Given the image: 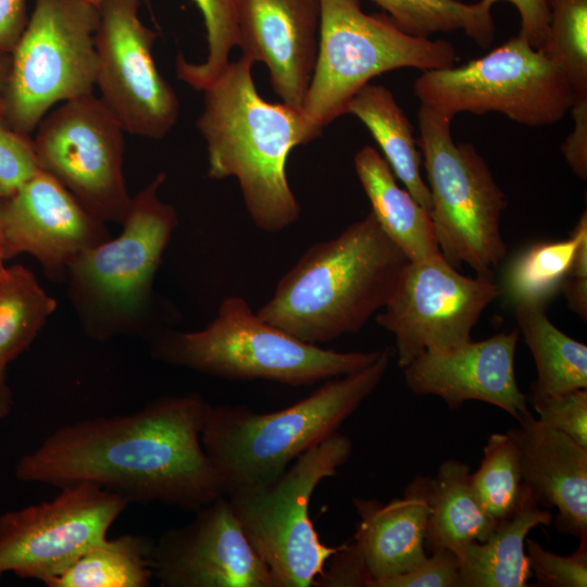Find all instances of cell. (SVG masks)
<instances>
[{
    "mask_svg": "<svg viewBox=\"0 0 587 587\" xmlns=\"http://www.w3.org/2000/svg\"><path fill=\"white\" fill-rule=\"evenodd\" d=\"M545 426L566 434L587 447V389H575L530 401Z\"/></svg>",
    "mask_w": 587,
    "mask_h": 587,
    "instance_id": "35",
    "label": "cell"
},
{
    "mask_svg": "<svg viewBox=\"0 0 587 587\" xmlns=\"http://www.w3.org/2000/svg\"><path fill=\"white\" fill-rule=\"evenodd\" d=\"M354 168L378 225L408 259L441 255L428 212L398 186L390 166L374 147L364 146L355 153Z\"/></svg>",
    "mask_w": 587,
    "mask_h": 587,
    "instance_id": "23",
    "label": "cell"
},
{
    "mask_svg": "<svg viewBox=\"0 0 587 587\" xmlns=\"http://www.w3.org/2000/svg\"><path fill=\"white\" fill-rule=\"evenodd\" d=\"M470 475L465 462L448 459L440 463L435 476H426L425 548L429 552L449 550L460 559L470 544L486 540L499 522L479 502Z\"/></svg>",
    "mask_w": 587,
    "mask_h": 587,
    "instance_id": "24",
    "label": "cell"
},
{
    "mask_svg": "<svg viewBox=\"0 0 587 587\" xmlns=\"http://www.w3.org/2000/svg\"><path fill=\"white\" fill-rule=\"evenodd\" d=\"M27 22V0H0V53L11 54Z\"/></svg>",
    "mask_w": 587,
    "mask_h": 587,
    "instance_id": "41",
    "label": "cell"
},
{
    "mask_svg": "<svg viewBox=\"0 0 587 587\" xmlns=\"http://www.w3.org/2000/svg\"><path fill=\"white\" fill-rule=\"evenodd\" d=\"M316 62L300 109L313 139L346 114L350 100L375 76L413 67L453 66L449 41L416 37L401 30L386 14H366L360 0H320Z\"/></svg>",
    "mask_w": 587,
    "mask_h": 587,
    "instance_id": "6",
    "label": "cell"
},
{
    "mask_svg": "<svg viewBox=\"0 0 587 587\" xmlns=\"http://www.w3.org/2000/svg\"><path fill=\"white\" fill-rule=\"evenodd\" d=\"M507 434L515 445L523 484L542 508H555L559 532L587 538V447L542 425L529 411Z\"/></svg>",
    "mask_w": 587,
    "mask_h": 587,
    "instance_id": "20",
    "label": "cell"
},
{
    "mask_svg": "<svg viewBox=\"0 0 587 587\" xmlns=\"http://www.w3.org/2000/svg\"><path fill=\"white\" fill-rule=\"evenodd\" d=\"M129 501L82 482L51 501L0 515V579L7 573L47 584L107 538Z\"/></svg>",
    "mask_w": 587,
    "mask_h": 587,
    "instance_id": "13",
    "label": "cell"
},
{
    "mask_svg": "<svg viewBox=\"0 0 587 587\" xmlns=\"http://www.w3.org/2000/svg\"><path fill=\"white\" fill-rule=\"evenodd\" d=\"M513 308L519 330L537 371L529 400L587 389V346L555 327L546 315V305L517 304Z\"/></svg>",
    "mask_w": 587,
    "mask_h": 587,
    "instance_id": "26",
    "label": "cell"
},
{
    "mask_svg": "<svg viewBox=\"0 0 587 587\" xmlns=\"http://www.w3.org/2000/svg\"><path fill=\"white\" fill-rule=\"evenodd\" d=\"M151 565L163 587H276L226 496L154 539Z\"/></svg>",
    "mask_w": 587,
    "mask_h": 587,
    "instance_id": "16",
    "label": "cell"
},
{
    "mask_svg": "<svg viewBox=\"0 0 587 587\" xmlns=\"http://www.w3.org/2000/svg\"><path fill=\"white\" fill-rule=\"evenodd\" d=\"M7 260L29 253L47 277L65 279L68 266L111 236L105 222L88 212L52 175L40 171L0 197Z\"/></svg>",
    "mask_w": 587,
    "mask_h": 587,
    "instance_id": "17",
    "label": "cell"
},
{
    "mask_svg": "<svg viewBox=\"0 0 587 587\" xmlns=\"http://www.w3.org/2000/svg\"><path fill=\"white\" fill-rule=\"evenodd\" d=\"M425 482L426 476H416L401 498L386 503L353 498L360 519L353 542L372 577V587L411 570L426 555L428 503Z\"/></svg>",
    "mask_w": 587,
    "mask_h": 587,
    "instance_id": "21",
    "label": "cell"
},
{
    "mask_svg": "<svg viewBox=\"0 0 587 587\" xmlns=\"http://www.w3.org/2000/svg\"><path fill=\"white\" fill-rule=\"evenodd\" d=\"M2 196H7V192L2 189V187L0 186V197Z\"/></svg>",
    "mask_w": 587,
    "mask_h": 587,
    "instance_id": "48",
    "label": "cell"
},
{
    "mask_svg": "<svg viewBox=\"0 0 587 587\" xmlns=\"http://www.w3.org/2000/svg\"><path fill=\"white\" fill-rule=\"evenodd\" d=\"M390 351L357 372L330 378L298 402L268 413L245 405H211L202 446L222 474L227 494L277 479L303 452L338 432L383 380Z\"/></svg>",
    "mask_w": 587,
    "mask_h": 587,
    "instance_id": "4",
    "label": "cell"
},
{
    "mask_svg": "<svg viewBox=\"0 0 587 587\" xmlns=\"http://www.w3.org/2000/svg\"><path fill=\"white\" fill-rule=\"evenodd\" d=\"M4 261H7L5 238L3 227L0 222V278H2L7 273L8 267L4 266Z\"/></svg>",
    "mask_w": 587,
    "mask_h": 587,
    "instance_id": "45",
    "label": "cell"
},
{
    "mask_svg": "<svg viewBox=\"0 0 587 587\" xmlns=\"http://www.w3.org/2000/svg\"><path fill=\"white\" fill-rule=\"evenodd\" d=\"M519 328L480 341L428 351L404 369L407 387L417 396H436L451 410L466 401L492 404L515 420L527 412V399L515 377Z\"/></svg>",
    "mask_w": 587,
    "mask_h": 587,
    "instance_id": "18",
    "label": "cell"
},
{
    "mask_svg": "<svg viewBox=\"0 0 587 587\" xmlns=\"http://www.w3.org/2000/svg\"><path fill=\"white\" fill-rule=\"evenodd\" d=\"M40 171L34 140L0 121V186L7 195Z\"/></svg>",
    "mask_w": 587,
    "mask_h": 587,
    "instance_id": "36",
    "label": "cell"
},
{
    "mask_svg": "<svg viewBox=\"0 0 587 587\" xmlns=\"http://www.w3.org/2000/svg\"><path fill=\"white\" fill-rule=\"evenodd\" d=\"M546 3L549 35L541 50L567 78L573 103L587 101V0H546Z\"/></svg>",
    "mask_w": 587,
    "mask_h": 587,
    "instance_id": "31",
    "label": "cell"
},
{
    "mask_svg": "<svg viewBox=\"0 0 587 587\" xmlns=\"http://www.w3.org/2000/svg\"><path fill=\"white\" fill-rule=\"evenodd\" d=\"M211 404L197 392L165 396L125 415L57 428L16 463L24 483H91L129 503L161 502L196 512L227 495L201 433Z\"/></svg>",
    "mask_w": 587,
    "mask_h": 587,
    "instance_id": "1",
    "label": "cell"
},
{
    "mask_svg": "<svg viewBox=\"0 0 587 587\" xmlns=\"http://www.w3.org/2000/svg\"><path fill=\"white\" fill-rule=\"evenodd\" d=\"M154 539L122 535L96 544L58 576L49 587H147L153 578Z\"/></svg>",
    "mask_w": 587,
    "mask_h": 587,
    "instance_id": "27",
    "label": "cell"
},
{
    "mask_svg": "<svg viewBox=\"0 0 587 587\" xmlns=\"http://www.w3.org/2000/svg\"><path fill=\"white\" fill-rule=\"evenodd\" d=\"M165 179L160 172L132 198L116 238L88 249L67 268L70 297L93 339L141 329L155 272L178 224L174 208L158 196Z\"/></svg>",
    "mask_w": 587,
    "mask_h": 587,
    "instance_id": "7",
    "label": "cell"
},
{
    "mask_svg": "<svg viewBox=\"0 0 587 587\" xmlns=\"http://www.w3.org/2000/svg\"><path fill=\"white\" fill-rule=\"evenodd\" d=\"M483 452L470 482L486 512L500 521L513 512L521 496L523 480L517 451L507 433H494Z\"/></svg>",
    "mask_w": 587,
    "mask_h": 587,
    "instance_id": "32",
    "label": "cell"
},
{
    "mask_svg": "<svg viewBox=\"0 0 587 587\" xmlns=\"http://www.w3.org/2000/svg\"><path fill=\"white\" fill-rule=\"evenodd\" d=\"M379 5L404 33L429 38L437 33L463 32L479 47L488 48L496 26L490 13L479 1L459 0H371Z\"/></svg>",
    "mask_w": 587,
    "mask_h": 587,
    "instance_id": "29",
    "label": "cell"
},
{
    "mask_svg": "<svg viewBox=\"0 0 587 587\" xmlns=\"http://www.w3.org/2000/svg\"><path fill=\"white\" fill-rule=\"evenodd\" d=\"M11 68V54L0 53V93L3 90Z\"/></svg>",
    "mask_w": 587,
    "mask_h": 587,
    "instance_id": "44",
    "label": "cell"
},
{
    "mask_svg": "<svg viewBox=\"0 0 587 587\" xmlns=\"http://www.w3.org/2000/svg\"><path fill=\"white\" fill-rule=\"evenodd\" d=\"M416 140L432 197L430 220L442 257L455 268L467 264L491 277L507 246L500 221L504 192L470 142H454L452 118L421 104ZM492 278V277H491Z\"/></svg>",
    "mask_w": 587,
    "mask_h": 587,
    "instance_id": "8",
    "label": "cell"
},
{
    "mask_svg": "<svg viewBox=\"0 0 587 587\" xmlns=\"http://www.w3.org/2000/svg\"><path fill=\"white\" fill-rule=\"evenodd\" d=\"M578 242L574 229L564 240L540 241L520 251L507 265L501 295L514 307L546 305L561 289Z\"/></svg>",
    "mask_w": 587,
    "mask_h": 587,
    "instance_id": "30",
    "label": "cell"
},
{
    "mask_svg": "<svg viewBox=\"0 0 587 587\" xmlns=\"http://www.w3.org/2000/svg\"><path fill=\"white\" fill-rule=\"evenodd\" d=\"M499 1L512 3L521 18L520 35L536 49L541 50L549 35V11L546 0H479L486 8L491 7Z\"/></svg>",
    "mask_w": 587,
    "mask_h": 587,
    "instance_id": "39",
    "label": "cell"
},
{
    "mask_svg": "<svg viewBox=\"0 0 587 587\" xmlns=\"http://www.w3.org/2000/svg\"><path fill=\"white\" fill-rule=\"evenodd\" d=\"M85 1H87V2H89V3H91V4H93V5L97 7V8H100V5L102 4V2H103L104 0H85Z\"/></svg>",
    "mask_w": 587,
    "mask_h": 587,
    "instance_id": "46",
    "label": "cell"
},
{
    "mask_svg": "<svg viewBox=\"0 0 587 587\" xmlns=\"http://www.w3.org/2000/svg\"><path fill=\"white\" fill-rule=\"evenodd\" d=\"M553 515L522 483L517 505L488 538L470 544L459 559L460 587H525L532 576L525 549L534 527L549 526Z\"/></svg>",
    "mask_w": 587,
    "mask_h": 587,
    "instance_id": "22",
    "label": "cell"
},
{
    "mask_svg": "<svg viewBox=\"0 0 587 587\" xmlns=\"http://www.w3.org/2000/svg\"><path fill=\"white\" fill-rule=\"evenodd\" d=\"M459 558L449 550L425 555L411 570L376 584V587H460Z\"/></svg>",
    "mask_w": 587,
    "mask_h": 587,
    "instance_id": "37",
    "label": "cell"
},
{
    "mask_svg": "<svg viewBox=\"0 0 587 587\" xmlns=\"http://www.w3.org/2000/svg\"><path fill=\"white\" fill-rule=\"evenodd\" d=\"M0 121H2V100L0 96Z\"/></svg>",
    "mask_w": 587,
    "mask_h": 587,
    "instance_id": "47",
    "label": "cell"
},
{
    "mask_svg": "<svg viewBox=\"0 0 587 587\" xmlns=\"http://www.w3.org/2000/svg\"><path fill=\"white\" fill-rule=\"evenodd\" d=\"M413 91L421 104L451 118L498 112L529 127L561 121L574 99L562 71L520 34L461 66L422 72Z\"/></svg>",
    "mask_w": 587,
    "mask_h": 587,
    "instance_id": "11",
    "label": "cell"
},
{
    "mask_svg": "<svg viewBox=\"0 0 587 587\" xmlns=\"http://www.w3.org/2000/svg\"><path fill=\"white\" fill-rule=\"evenodd\" d=\"M315 586L326 587H372V577L363 558L352 541L339 546L326 562L323 574Z\"/></svg>",
    "mask_w": 587,
    "mask_h": 587,
    "instance_id": "38",
    "label": "cell"
},
{
    "mask_svg": "<svg viewBox=\"0 0 587 587\" xmlns=\"http://www.w3.org/2000/svg\"><path fill=\"white\" fill-rule=\"evenodd\" d=\"M253 64L241 54L203 87L197 128L207 143L208 177H235L255 226L279 233L301 214L287 178L288 155L312 138L300 110L259 95Z\"/></svg>",
    "mask_w": 587,
    "mask_h": 587,
    "instance_id": "2",
    "label": "cell"
},
{
    "mask_svg": "<svg viewBox=\"0 0 587 587\" xmlns=\"http://www.w3.org/2000/svg\"><path fill=\"white\" fill-rule=\"evenodd\" d=\"M55 308L30 270L7 268L0 278V364L8 366L30 347Z\"/></svg>",
    "mask_w": 587,
    "mask_h": 587,
    "instance_id": "28",
    "label": "cell"
},
{
    "mask_svg": "<svg viewBox=\"0 0 587 587\" xmlns=\"http://www.w3.org/2000/svg\"><path fill=\"white\" fill-rule=\"evenodd\" d=\"M13 409V392L7 377V366L0 364V421L5 419Z\"/></svg>",
    "mask_w": 587,
    "mask_h": 587,
    "instance_id": "43",
    "label": "cell"
},
{
    "mask_svg": "<svg viewBox=\"0 0 587 587\" xmlns=\"http://www.w3.org/2000/svg\"><path fill=\"white\" fill-rule=\"evenodd\" d=\"M237 46L270 72L283 103L300 110L317 55L320 0H235Z\"/></svg>",
    "mask_w": 587,
    "mask_h": 587,
    "instance_id": "19",
    "label": "cell"
},
{
    "mask_svg": "<svg viewBox=\"0 0 587 587\" xmlns=\"http://www.w3.org/2000/svg\"><path fill=\"white\" fill-rule=\"evenodd\" d=\"M569 308L584 321L587 320V278L566 276L561 285Z\"/></svg>",
    "mask_w": 587,
    "mask_h": 587,
    "instance_id": "42",
    "label": "cell"
},
{
    "mask_svg": "<svg viewBox=\"0 0 587 587\" xmlns=\"http://www.w3.org/2000/svg\"><path fill=\"white\" fill-rule=\"evenodd\" d=\"M382 350L339 352L304 342L262 320L238 296L223 300L216 317L196 332L157 337L152 354L165 363L228 380L262 379L308 386L372 364Z\"/></svg>",
    "mask_w": 587,
    "mask_h": 587,
    "instance_id": "5",
    "label": "cell"
},
{
    "mask_svg": "<svg viewBox=\"0 0 587 587\" xmlns=\"http://www.w3.org/2000/svg\"><path fill=\"white\" fill-rule=\"evenodd\" d=\"M409 261L371 212L312 245L257 314L304 342L332 341L385 307Z\"/></svg>",
    "mask_w": 587,
    "mask_h": 587,
    "instance_id": "3",
    "label": "cell"
},
{
    "mask_svg": "<svg viewBox=\"0 0 587 587\" xmlns=\"http://www.w3.org/2000/svg\"><path fill=\"white\" fill-rule=\"evenodd\" d=\"M351 439L336 432L301 455L274 482L230 490L226 497L276 587H309L339 547L323 544L310 517L316 487L352 454Z\"/></svg>",
    "mask_w": 587,
    "mask_h": 587,
    "instance_id": "9",
    "label": "cell"
},
{
    "mask_svg": "<svg viewBox=\"0 0 587 587\" xmlns=\"http://www.w3.org/2000/svg\"><path fill=\"white\" fill-rule=\"evenodd\" d=\"M199 8L205 26L208 54L202 63H190L183 54L176 59L179 79L201 91L229 63V53L237 47L235 0H192Z\"/></svg>",
    "mask_w": 587,
    "mask_h": 587,
    "instance_id": "33",
    "label": "cell"
},
{
    "mask_svg": "<svg viewBox=\"0 0 587 587\" xmlns=\"http://www.w3.org/2000/svg\"><path fill=\"white\" fill-rule=\"evenodd\" d=\"M99 8L85 0H36L11 52L2 121L29 135L59 102L93 93Z\"/></svg>",
    "mask_w": 587,
    "mask_h": 587,
    "instance_id": "10",
    "label": "cell"
},
{
    "mask_svg": "<svg viewBox=\"0 0 587 587\" xmlns=\"http://www.w3.org/2000/svg\"><path fill=\"white\" fill-rule=\"evenodd\" d=\"M140 0H104L95 34L100 99L132 135L161 139L175 126L179 101L157 68V34L138 16Z\"/></svg>",
    "mask_w": 587,
    "mask_h": 587,
    "instance_id": "15",
    "label": "cell"
},
{
    "mask_svg": "<svg viewBox=\"0 0 587 587\" xmlns=\"http://www.w3.org/2000/svg\"><path fill=\"white\" fill-rule=\"evenodd\" d=\"M500 295L491 277L462 275L442 254L409 261L376 323L395 335L404 369L424 352L471 341L482 313Z\"/></svg>",
    "mask_w": 587,
    "mask_h": 587,
    "instance_id": "14",
    "label": "cell"
},
{
    "mask_svg": "<svg viewBox=\"0 0 587 587\" xmlns=\"http://www.w3.org/2000/svg\"><path fill=\"white\" fill-rule=\"evenodd\" d=\"M574 127L561 146L562 154L573 173L587 179V101L574 102L570 109Z\"/></svg>",
    "mask_w": 587,
    "mask_h": 587,
    "instance_id": "40",
    "label": "cell"
},
{
    "mask_svg": "<svg viewBox=\"0 0 587 587\" xmlns=\"http://www.w3.org/2000/svg\"><path fill=\"white\" fill-rule=\"evenodd\" d=\"M525 549L537 586H587V538L579 540L578 548L569 555L553 553L534 539L527 538Z\"/></svg>",
    "mask_w": 587,
    "mask_h": 587,
    "instance_id": "34",
    "label": "cell"
},
{
    "mask_svg": "<svg viewBox=\"0 0 587 587\" xmlns=\"http://www.w3.org/2000/svg\"><path fill=\"white\" fill-rule=\"evenodd\" d=\"M40 168L92 215L121 224L132 198L123 174L124 129L93 93L67 100L38 124Z\"/></svg>",
    "mask_w": 587,
    "mask_h": 587,
    "instance_id": "12",
    "label": "cell"
},
{
    "mask_svg": "<svg viewBox=\"0 0 587 587\" xmlns=\"http://www.w3.org/2000/svg\"><path fill=\"white\" fill-rule=\"evenodd\" d=\"M346 113L363 122L395 176L430 216V191L421 174L422 153L413 126L392 92L385 86L367 84L350 100Z\"/></svg>",
    "mask_w": 587,
    "mask_h": 587,
    "instance_id": "25",
    "label": "cell"
}]
</instances>
